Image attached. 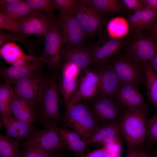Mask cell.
<instances>
[{
	"instance_id": "obj_42",
	"label": "cell",
	"mask_w": 157,
	"mask_h": 157,
	"mask_svg": "<svg viewBox=\"0 0 157 157\" xmlns=\"http://www.w3.org/2000/svg\"><path fill=\"white\" fill-rule=\"evenodd\" d=\"M145 8L157 10V0H141Z\"/></svg>"
},
{
	"instance_id": "obj_38",
	"label": "cell",
	"mask_w": 157,
	"mask_h": 157,
	"mask_svg": "<svg viewBox=\"0 0 157 157\" xmlns=\"http://www.w3.org/2000/svg\"><path fill=\"white\" fill-rule=\"evenodd\" d=\"M1 119L6 129V136L10 138H13L19 142L18 134L8 118Z\"/></svg>"
},
{
	"instance_id": "obj_6",
	"label": "cell",
	"mask_w": 157,
	"mask_h": 157,
	"mask_svg": "<svg viewBox=\"0 0 157 157\" xmlns=\"http://www.w3.org/2000/svg\"><path fill=\"white\" fill-rule=\"evenodd\" d=\"M44 37V47L41 57L49 67L57 71L62 60V38L58 19H52Z\"/></svg>"
},
{
	"instance_id": "obj_41",
	"label": "cell",
	"mask_w": 157,
	"mask_h": 157,
	"mask_svg": "<svg viewBox=\"0 0 157 157\" xmlns=\"http://www.w3.org/2000/svg\"><path fill=\"white\" fill-rule=\"evenodd\" d=\"M142 144L128 150L126 157H141L142 151L144 147Z\"/></svg>"
},
{
	"instance_id": "obj_44",
	"label": "cell",
	"mask_w": 157,
	"mask_h": 157,
	"mask_svg": "<svg viewBox=\"0 0 157 157\" xmlns=\"http://www.w3.org/2000/svg\"><path fill=\"white\" fill-rule=\"evenodd\" d=\"M150 35L157 42V22L150 28Z\"/></svg>"
},
{
	"instance_id": "obj_23",
	"label": "cell",
	"mask_w": 157,
	"mask_h": 157,
	"mask_svg": "<svg viewBox=\"0 0 157 157\" xmlns=\"http://www.w3.org/2000/svg\"><path fill=\"white\" fill-rule=\"evenodd\" d=\"M0 2V11L17 19L19 20L37 10L32 8L26 0H19L11 3Z\"/></svg>"
},
{
	"instance_id": "obj_27",
	"label": "cell",
	"mask_w": 157,
	"mask_h": 157,
	"mask_svg": "<svg viewBox=\"0 0 157 157\" xmlns=\"http://www.w3.org/2000/svg\"><path fill=\"white\" fill-rule=\"evenodd\" d=\"M77 78L74 76L62 73L58 88L65 100L67 105L69 104L71 97L77 87L78 84Z\"/></svg>"
},
{
	"instance_id": "obj_1",
	"label": "cell",
	"mask_w": 157,
	"mask_h": 157,
	"mask_svg": "<svg viewBox=\"0 0 157 157\" xmlns=\"http://www.w3.org/2000/svg\"><path fill=\"white\" fill-rule=\"evenodd\" d=\"M62 120L65 126L77 133L86 143L99 129L87 102L84 101L67 106Z\"/></svg>"
},
{
	"instance_id": "obj_15",
	"label": "cell",
	"mask_w": 157,
	"mask_h": 157,
	"mask_svg": "<svg viewBox=\"0 0 157 157\" xmlns=\"http://www.w3.org/2000/svg\"><path fill=\"white\" fill-rule=\"evenodd\" d=\"M52 18L37 10L19 19V26L22 35L36 34L44 37Z\"/></svg>"
},
{
	"instance_id": "obj_33",
	"label": "cell",
	"mask_w": 157,
	"mask_h": 157,
	"mask_svg": "<svg viewBox=\"0 0 157 157\" xmlns=\"http://www.w3.org/2000/svg\"><path fill=\"white\" fill-rule=\"evenodd\" d=\"M77 0H52L53 6L60 14V17H63L73 13Z\"/></svg>"
},
{
	"instance_id": "obj_25",
	"label": "cell",
	"mask_w": 157,
	"mask_h": 157,
	"mask_svg": "<svg viewBox=\"0 0 157 157\" xmlns=\"http://www.w3.org/2000/svg\"><path fill=\"white\" fill-rule=\"evenodd\" d=\"M0 53L4 60L11 65L20 59L37 58L32 55L26 54L21 49L13 42L6 43L1 47Z\"/></svg>"
},
{
	"instance_id": "obj_8",
	"label": "cell",
	"mask_w": 157,
	"mask_h": 157,
	"mask_svg": "<svg viewBox=\"0 0 157 157\" xmlns=\"http://www.w3.org/2000/svg\"><path fill=\"white\" fill-rule=\"evenodd\" d=\"M73 14L85 35L88 36L99 33L104 22V15L88 5L84 0H77Z\"/></svg>"
},
{
	"instance_id": "obj_11",
	"label": "cell",
	"mask_w": 157,
	"mask_h": 157,
	"mask_svg": "<svg viewBox=\"0 0 157 157\" xmlns=\"http://www.w3.org/2000/svg\"><path fill=\"white\" fill-rule=\"evenodd\" d=\"M58 21L63 47L70 48L82 46L85 35L73 13L60 17Z\"/></svg>"
},
{
	"instance_id": "obj_19",
	"label": "cell",
	"mask_w": 157,
	"mask_h": 157,
	"mask_svg": "<svg viewBox=\"0 0 157 157\" xmlns=\"http://www.w3.org/2000/svg\"><path fill=\"white\" fill-rule=\"evenodd\" d=\"M58 135L67 149L72 150L75 157H83L88 144L79 135L65 127H56Z\"/></svg>"
},
{
	"instance_id": "obj_7",
	"label": "cell",
	"mask_w": 157,
	"mask_h": 157,
	"mask_svg": "<svg viewBox=\"0 0 157 157\" xmlns=\"http://www.w3.org/2000/svg\"><path fill=\"white\" fill-rule=\"evenodd\" d=\"M135 34L128 42L124 55L137 62H148L157 50V42L150 35Z\"/></svg>"
},
{
	"instance_id": "obj_4",
	"label": "cell",
	"mask_w": 157,
	"mask_h": 157,
	"mask_svg": "<svg viewBox=\"0 0 157 157\" xmlns=\"http://www.w3.org/2000/svg\"><path fill=\"white\" fill-rule=\"evenodd\" d=\"M87 103L99 128L120 123L124 108L115 98L98 94Z\"/></svg>"
},
{
	"instance_id": "obj_20",
	"label": "cell",
	"mask_w": 157,
	"mask_h": 157,
	"mask_svg": "<svg viewBox=\"0 0 157 157\" xmlns=\"http://www.w3.org/2000/svg\"><path fill=\"white\" fill-rule=\"evenodd\" d=\"M9 107L12 114L19 120L32 124L36 120L37 113L34 107L15 94L10 102Z\"/></svg>"
},
{
	"instance_id": "obj_12",
	"label": "cell",
	"mask_w": 157,
	"mask_h": 157,
	"mask_svg": "<svg viewBox=\"0 0 157 157\" xmlns=\"http://www.w3.org/2000/svg\"><path fill=\"white\" fill-rule=\"evenodd\" d=\"M138 90V88L133 85L121 83L115 99L123 108L148 114V106Z\"/></svg>"
},
{
	"instance_id": "obj_28",
	"label": "cell",
	"mask_w": 157,
	"mask_h": 157,
	"mask_svg": "<svg viewBox=\"0 0 157 157\" xmlns=\"http://www.w3.org/2000/svg\"><path fill=\"white\" fill-rule=\"evenodd\" d=\"M15 95L14 89L8 84L5 83L0 86V114L1 119L11 117L9 104Z\"/></svg>"
},
{
	"instance_id": "obj_37",
	"label": "cell",
	"mask_w": 157,
	"mask_h": 157,
	"mask_svg": "<svg viewBox=\"0 0 157 157\" xmlns=\"http://www.w3.org/2000/svg\"><path fill=\"white\" fill-rule=\"evenodd\" d=\"M124 5L134 13L145 8L141 0H122Z\"/></svg>"
},
{
	"instance_id": "obj_43",
	"label": "cell",
	"mask_w": 157,
	"mask_h": 157,
	"mask_svg": "<svg viewBox=\"0 0 157 157\" xmlns=\"http://www.w3.org/2000/svg\"><path fill=\"white\" fill-rule=\"evenodd\" d=\"M148 62L152 69L157 74V50L154 56Z\"/></svg>"
},
{
	"instance_id": "obj_30",
	"label": "cell",
	"mask_w": 157,
	"mask_h": 157,
	"mask_svg": "<svg viewBox=\"0 0 157 157\" xmlns=\"http://www.w3.org/2000/svg\"><path fill=\"white\" fill-rule=\"evenodd\" d=\"M18 134L20 142L27 140L38 132L32 124H28L15 117L8 118Z\"/></svg>"
},
{
	"instance_id": "obj_39",
	"label": "cell",
	"mask_w": 157,
	"mask_h": 157,
	"mask_svg": "<svg viewBox=\"0 0 157 157\" xmlns=\"http://www.w3.org/2000/svg\"><path fill=\"white\" fill-rule=\"evenodd\" d=\"M113 156L105 147L91 151L83 157H112Z\"/></svg>"
},
{
	"instance_id": "obj_34",
	"label": "cell",
	"mask_w": 157,
	"mask_h": 157,
	"mask_svg": "<svg viewBox=\"0 0 157 157\" xmlns=\"http://www.w3.org/2000/svg\"><path fill=\"white\" fill-rule=\"evenodd\" d=\"M146 139L148 145L151 147L157 142V113L146 120Z\"/></svg>"
},
{
	"instance_id": "obj_10",
	"label": "cell",
	"mask_w": 157,
	"mask_h": 157,
	"mask_svg": "<svg viewBox=\"0 0 157 157\" xmlns=\"http://www.w3.org/2000/svg\"><path fill=\"white\" fill-rule=\"evenodd\" d=\"M56 127L44 128L26 140L23 146L36 147L49 151H64L67 148L59 135Z\"/></svg>"
},
{
	"instance_id": "obj_29",
	"label": "cell",
	"mask_w": 157,
	"mask_h": 157,
	"mask_svg": "<svg viewBox=\"0 0 157 157\" xmlns=\"http://www.w3.org/2000/svg\"><path fill=\"white\" fill-rule=\"evenodd\" d=\"M20 142L17 140L0 135V157H20Z\"/></svg>"
},
{
	"instance_id": "obj_18",
	"label": "cell",
	"mask_w": 157,
	"mask_h": 157,
	"mask_svg": "<svg viewBox=\"0 0 157 157\" xmlns=\"http://www.w3.org/2000/svg\"><path fill=\"white\" fill-rule=\"evenodd\" d=\"M44 63L40 60H34L22 66L11 65L0 69V77L5 83L10 85L32 73L40 71Z\"/></svg>"
},
{
	"instance_id": "obj_32",
	"label": "cell",
	"mask_w": 157,
	"mask_h": 157,
	"mask_svg": "<svg viewBox=\"0 0 157 157\" xmlns=\"http://www.w3.org/2000/svg\"><path fill=\"white\" fill-rule=\"evenodd\" d=\"M19 20L9 17L3 12H0L1 29L8 31L15 34L23 35L19 28Z\"/></svg>"
},
{
	"instance_id": "obj_2",
	"label": "cell",
	"mask_w": 157,
	"mask_h": 157,
	"mask_svg": "<svg viewBox=\"0 0 157 157\" xmlns=\"http://www.w3.org/2000/svg\"><path fill=\"white\" fill-rule=\"evenodd\" d=\"M58 92L56 78L47 79L38 101L39 108L35 120L44 128L59 126L61 117Z\"/></svg>"
},
{
	"instance_id": "obj_14",
	"label": "cell",
	"mask_w": 157,
	"mask_h": 157,
	"mask_svg": "<svg viewBox=\"0 0 157 157\" xmlns=\"http://www.w3.org/2000/svg\"><path fill=\"white\" fill-rule=\"evenodd\" d=\"M125 40L123 38H111L98 40L90 48L93 63L97 66L101 65L118 53Z\"/></svg>"
},
{
	"instance_id": "obj_36",
	"label": "cell",
	"mask_w": 157,
	"mask_h": 157,
	"mask_svg": "<svg viewBox=\"0 0 157 157\" xmlns=\"http://www.w3.org/2000/svg\"><path fill=\"white\" fill-rule=\"evenodd\" d=\"M17 41L25 43L30 44L31 41L24 37L23 35H19L14 34H11L0 31V47L4 44L10 42Z\"/></svg>"
},
{
	"instance_id": "obj_47",
	"label": "cell",
	"mask_w": 157,
	"mask_h": 157,
	"mask_svg": "<svg viewBox=\"0 0 157 157\" xmlns=\"http://www.w3.org/2000/svg\"><path fill=\"white\" fill-rule=\"evenodd\" d=\"M141 157H148L147 153L144 150V147L143 148L142 151Z\"/></svg>"
},
{
	"instance_id": "obj_46",
	"label": "cell",
	"mask_w": 157,
	"mask_h": 157,
	"mask_svg": "<svg viewBox=\"0 0 157 157\" xmlns=\"http://www.w3.org/2000/svg\"><path fill=\"white\" fill-rule=\"evenodd\" d=\"M19 0H1V2L6 3H11L17 1Z\"/></svg>"
},
{
	"instance_id": "obj_26",
	"label": "cell",
	"mask_w": 157,
	"mask_h": 157,
	"mask_svg": "<svg viewBox=\"0 0 157 157\" xmlns=\"http://www.w3.org/2000/svg\"><path fill=\"white\" fill-rule=\"evenodd\" d=\"M142 63L146 78L147 94L151 103L157 108V74L148 62Z\"/></svg>"
},
{
	"instance_id": "obj_9",
	"label": "cell",
	"mask_w": 157,
	"mask_h": 157,
	"mask_svg": "<svg viewBox=\"0 0 157 157\" xmlns=\"http://www.w3.org/2000/svg\"><path fill=\"white\" fill-rule=\"evenodd\" d=\"M40 71L32 73L14 83L15 94L34 107L37 105L47 80Z\"/></svg>"
},
{
	"instance_id": "obj_13",
	"label": "cell",
	"mask_w": 157,
	"mask_h": 157,
	"mask_svg": "<svg viewBox=\"0 0 157 157\" xmlns=\"http://www.w3.org/2000/svg\"><path fill=\"white\" fill-rule=\"evenodd\" d=\"M67 106L90 99L99 93V79L96 70L85 71Z\"/></svg>"
},
{
	"instance_id": "obj_35",
	"label": "cell",
	"mask_w": 157,
	"mask_h": 157,
	"mask_svg": "<svg viewBox=\"0 0 157 157\" xmlns=\"http://www.w3.org/2000/svg\"><path fill=\"white\" fill-rule=\"evenodd\" d=\"M33 8L40 11L52 17L54 9L52 0H25Z\"/></svg>"
},
{
	"instance_id": "obj_3",
	"label": "cell",
	"mask_w": 157,
	"mask_h": 157,
	"mask_svg": "<svg viewBox=\"0 0 157 157\" xmlns=\"http://www.w3.org/2000/svg\"><path fill=\"white\" fill-rule=\"evenodd\" d=\"M147 114L140 111L124 108L119 124L121 134L128 150L142 144L146 139Z\"/></svg>"
},
{
	"instance_id": "obj_40",
	"label": "cell",
	"mask_w": 157,
	"mask_h": 157,
	"mask_svg": "<svg viewBox=\"0 0 157 157\" xmlns=\"http://www.w3.org/2000/svg\"><path fill=\"white\" fill-rule=\"evenodd\" d=\"M121 144L112 143L104 145L106 148L112 156H120L121 151Z\"/></svg>"
},
{
	"instance_id": "obj_21",
	"label": "cell",
	"mask_w": 157,
	"mask_h": 157,
	"mask_svg": "<svg viewBox=\"0 0 157 157\" xmlns=\"http://www.w3.org/2000/svg\"><path fill=\"white\" fill-rule=\"evenodd\" d=\"M157 10L144 8L129 15L128 20L131 30L135 33L150 28L155 24Z\"/></svg>"
},
{
	"instance_id": "obj_16",
	"label": "cell",
	"mask_w": 157,
	"mask_h": 157,
	"mask_svg": "<svg viewBox=\"0 0 157 157\" xmlns=\"http://www.w3.org/2000/svg\"><path fill=\"white\" fill-rule=\"evenodd\" d=\"M97 71L99 79V93L115 98L121 82L114 71L105 64L97 66Z\"/></svg>"
},
{
	"instance_id": "obj_17",
	"label": "cell",
	"mask_w": 157,
	"mask_h": 157,
	"mask_svg": "<svg viewBox=\"0 0 157 157\" xmlns=\"http://www.w3.org/2000/svg\"><path fill=\"white\" fill-rule=\"evenodd\" d=\"M62 60L76 65L81 72L88 70L93 63L90 48L83 47H63Z\"/></svg>"
},
{
	"instance_id": "obj_31",
	"label": "cell",
	"mask_w": 157,
	"mask_h": 157,
	"mask_svg": "<svg viewBox=\"0 0 157 157\" xmlns=\"http://www.w3.org/2000/svg\"><path fill=\"white\" fill-rule=\"evenodd\" d=\"M62 152L49 151L36 147L23 146L20 157H58Z\"/></svg>"
},
{
	"instance_id": "obj_22",
	"label": "cell",
	"mask_w": 157,
	"mask_h": 157,
	"mask_svg": "<svg viewBox=\"0 0 157 157\" xmlns=\"http://www.w3.org/2000/svg\"><path fill=\"white\" fill-rule=\"evenodd\" d=\"M122 136L119 124L106 126L99 128L92 138L87 142L104 145L112 143L122 144Z\"/></svg>"
},
{
	"instance_id": "obj_48",
	"label": "cell",
	"mask_w": 157,
	"mask_h": 157,
	"mask_svg": "<svg viewBox=\"0 0 157 157\" xmlns=\"http://www.w3.org/2000/svg\"><path fill=\"white\" fill-rule=\"evenodd\" d=\"M63 151L61 152L58 157H68L65 155L63 153Z\"/></svg>"
},
{
	"instance_id": "obj_5",
	"label": "cell",
	"mask_w": 157,
	"mask_h": 157,
	"mask_svg": "<svg viewBox=\"0 0 157 157\" xmlns=\"http://www.w3.org/2000/svg\"><path fill=\"white\" fill-rule=\"evenodd\" d=\"M114 72L121 83L133 85L139 88L144 72L142 63L131 60L118 53L104 63Z\"/></svg>"
},
{
	"instance_id": "obj_45",
	"label": "cell",
	"mask_w": 157,
	"mask_h": 157,
	"mask_svg": "<svg viewBox=\"0 0 157 157\" xmlns=\"http://www.w3.org/2000/svg\"><path fill=\"white\" fill-rule=\"evenodd\" d=\"M148 157H157V147L153 151L150 153H147Z\"/></svg>"
},
{
	"instance_id": "obj_24",
	"label": "cell",
	"mask_w": 157,
	"mask_h": 157,
	"mask_svg": "<svg viewBox=\"0 0 157 157\" xmlns=\"http://www.w3.org/2000/svg\"><path fill=\"white\" fill-rule=\"evenodd\" d=\"M88 5L104 15L121 14L124 10V5L119 0H84Z\"/></svg>"
}]
</instances>
